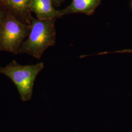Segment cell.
<instances>
[{
  "instance_id": "cell-1",
  "label": "cell",
  "mask_w": 132,
  "mask_h": 132,
  "mask_svg": "<svg viewBox=\"0 0 132 132\" xmlns=\"http://www.w3.org/2000/svg\"><path fill=\"white\" fill-rule=\"evenodd\" d=\"M56 19L40 20L32 17L28 36L22 43L20 53H24L39 59L44 52L55 45Z\"/></svg>"
},
{
  "instance_id": "cell-5",
  "label": "cell",
  "mask_w": 132,
  "mask_h": 132,
  "mask_svg": "<svg viewBox=\"0 0 132 132\" xmlns=\"http://www.w3.org/2000/svg\"><path fill=\"white\" fill-rule=\"evenodd\" d=\"M52 0H30L29 9L40 20L56 19L62 17L61 10L53 6Z\"/></svg>"
},
{
  "instance_id": "cell-6",
  "label": "cell",
  "mask_w": 132,
  "mask_h": 132,
  "mask_svg": "<svg viewBox=\"0 0 132 132\" xmlns=\"http://www.w3.org/2000/svg\"><path fill=\"white\" fill-rule=\"evenodd\" d=\"M101 2L102 0H72L70 5L61 10L62 16L75 13L92 15Z\"/></svg>"
},
{
  "instance_id": "cell-4",
  "label": "cell",
  "mask_w": 132,
  "mask_h": 132,
  "mask_svg": "<svg viewBox=\"0 0 132 132\" xmlns=\"http://www.w3.org/2000/svg\"><path fill=\"white\" fill-rule=\"evenodd\" d=\"M30 0H0V5L24 23L30 24L32 17L29 9Z\"/></svg>"
},
{
  "instance_id": "cell-10",
  "label": "cell",
  "mask_w": 132,
  "mask_h": 132,
  "mask_svg": "<svg viewBox=\"0 0 132 132\" xmlns=\"http://www.w3.org/2000/svg\"><path fill=\"white\" fill-rule=\"evenodd\" d=\"M131 7L132 9V0H131Z\"/></svg>"
},
{
  "instance_id": "cell-8",
  "label": "cell",
  "mask_w": 132,
  "mask_h": 132,
  "mask_svg": "<svg viewBox=\"0 0 132 132\" xmlns=\"http://www.w3.org/2000/svg\"><path fill=\"white\" fill-rule=\"evenodd\" d=\"M53 5L55 6H59L61 5L62 3L63 2L64 0H52Z\"/></svg>"
},
{
  "instance_id": "cell-2",
  "label": "cell",
  "mask_w": 132,
  "mask_h": 132,
  "mask_svg": "<svg viewBox=\"0 0 132 132\" xmlns=\"http://www.w3.org/2000/svg\"><path fill=\"white\" fill-rule=\"evenodd\" d=\"M44 68L43 62L35 65H21L13 60L4 67H0V74L9 77L16 85L23 102L31 99L36 76Z\"/></svg>"
},
{
  "instance_id": "cell-9",
  "label": "cell",
  "mask_w": 132,
  "mask_h": 132,
  "mask_svg": "<svg viewBox=\"0 0 132 132\" xmlns=\"http://www.w3.org/2000/svg\"><path fill=\"white\" fill-rule=\"evenodd\" d=\"M117 52H130V53H132V50H123L121 51H118Z\"/></svg>"
},
{
  "instance_id": "cell-7",
  "label": "cell",
  "mask_w": 132,
  "mask_h": 132,
  "mask_svg": "<svg viewBox=\"0 0 132 132\" xmlns=\"http://www.w3.org/2000/svg\"><path fill=\"white\" fill-rule=\"evenodd\" d=\"M7 12L8 11L5 8L0 5V27L3 23Z\"/></svg>"
},
{
  "instance_id": "cell-3",
  "label": "cell",
  "mask_w": 132,
  "mask_h": 132,
  "mask_svg": "<svg viewBox=\"0 0 132 132\" xmlns=\"http://www.w3.org/2000/svg\"><path fill=\"white\" fill-rule=\"evenodd\" d=\"M30 24L24 23L7 12L0 27V51L20 53L22 43L27 38Z\"/></svg>"
}]
</instances>
